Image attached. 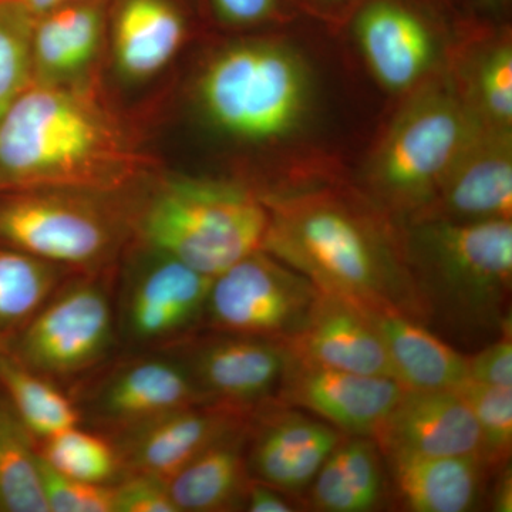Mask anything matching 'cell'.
<instances>
[{"label":"cell","instance_id":"cell-1","mask_svg":"<svg viewBox=\"0 0 512 512\" xmlns=\"http://www.w3.org/2000/svg\"><path fill=\"white\" fill-rule=\"evenodd\" d=\"M269 211L262 251L320 292L357 306L403 313L424 325L407 268L402 227L369 198L338 190L261 195Z\"/></svg>","mask_w":512,"mask_h":512},{"label":"cell","instance_id":"cell-2","mask_svg":"<svg viewBox=\"0 0 512 512\" xmlns=\"http://www.w3.org/2000/svg\"><path fill=\"white\" fill-rule=\"evenodd\" d=\"M146 160L92 93L33 79L0 120V192L114 194Z\"/></svg>","mask_w":512,"mask_h":512},{"label":"cell","instance_id":"cell-3","mask_svg":"<svg viewBox=\"0 0 512 512\" xmlns=\"http://www.w3.org/2000/svg\"><path fill=\"white\" fill-rule=\"evenodd\" d=\"M400 227L427 328L466 355L511 332L512 220Z\"/></svg>","mask_w":512,"mask_h":512},{"label":"cell","instance_id":"cell-4","mask_svg":"<svg viewBox=\"0 0 512 512\" xmlns=\"http://www.w3.org/2000/svg\"><path fill=\"white\" fill-rule=\"evenodd\" d=\"M366 165V197L399 222L429 207L481 121L451 73L431 74L409 92Z\"/></svg>","mask_w":512,"mask_h":512},{"label":"cell","instance_id":"cell-5","mask_svg":"<svg viewBox=\"0 0 512 512\" xmlns=\"http://www.w3.org/2000/svg\"><path fill=\"white\" fill-rule=\"evenodd\" d=\"M131 225L141 245L214 278L262 249L269 211L244 185L173 177L158 185Z\"/></svg>","mask_w":512,"mask_h":512},{"label":"cell","instance_id":"cell-6","mask_svg":"<svg viewBox=\"0 0 512 512\" xmlns=\"http://www.w3.org/2000/svg\"><path fill=\"white\" fill-rule=\"evenodd\" d=\"M278 40H245L222 50L202 73L201 106L215 127L248 143H271L301 126L311 100L302 57Z\"/></svg>","mask_w":512,"mask_h":512},{"label":"cell","instance_id":"cell-7","mask_svg":"<svg viewBox=\"0 0 512 512\" xmlns=\"http://www.w3.org/2000/svg\"><path fill=\"white\" fill-rule=\"evenodd\" d=\"M109 195L64 190L0 192V245L73 274H104L133 218L117 211L107 201Z\"/></svg>","mask_w":512,"mask_h":512},{"label":"cell","instance_id":"cell-8","mask_svg":"<svg viewBox=\"0 0 512 512\" xmlns=\"http://www.w3.org/2000/svg\"><path fill=\"white\" fill-rule=\"evenodd\" d=\"M104 274L64 281L32 319L6 339L16 356L49 382L103 365L117 339L116 306Z\"/></svg>","mask_w":512,"mask_h":512},{"label":"cell","instance_id":"cell-9","mask_svg":"<svg viewBox=\"0 0 512 512\" xmlns=\"http://www.w3.org/2000/svg\"><path fill=\"white\" fill-rule=\"evenodd\" d=\"M320 291L268 252H252L214 276L202 326L286 343L311 318Z\"/></svg>","mask_w":512,"mask_h":512},{"label":"cell","instance_id":"cell-10","mask_svg":"<svg viewBox=\"0 0 512 512\" xmlns=\"http://www.w3.org/2000/svg\"><path fill=\"white\" fill-rule=\"evenodd\" d=\"M121 279L117 335L131 349L173 348L204 323L211 276L140 244Z\"/></svg>","mask_w":512,"mask_h":512},{"label":"cell","instance_id":"cell-11","mask_svg":"<svg viewBox=\"0 0 512 512\" xmlns=\"http://www.w3.org/2000/svg\"><path fill=\"white\" fill-rule=\"evenodd\" d=\"M446 0H359L348 16L367 66L384 89L409 93L433 74Z\"/></svg>","mask_w":512,"mask_h":512},{"label":"cell","instance_id":"cell-12","mask_svg":"<svg viewBox=\"0 0 512 512\" xmlns=\"http://www.w3.org/2000/svg\"><path fill=\"white\" fill-rule=\"evenodd\" d=\"M141 353L111 367L80 394L74 402L80 423L87 420L114 437L171 410L210 403L173 353Z\"/></svg>","mask_w":512,"mask_h":512},{"label":"cell","instance_id":"cell-13","mask_svg":"<svg viewBox=\"0 0 512 512\" xmlns=\"http://www.w3.org/2000/svg\"><path fill=\"white\" fill-rule=\"evenodd\" d=\"M192 335L173 348L192 382L210 403L254 413L272 402L288 363V349L276 340L214 332Z\"/></svg>","mask_w":512,"mask_h":512},{"label":"cell","instance_id":"cell-14","mask_svg":"<svg viewBox=\"0 0 512 512\" xmlns=\"http://www.w3.org/2000/svg\"><path fill=\"white\" fill-rule=\"evenodd\" d=\"M343 436L318 417L272 400L249 420V476L284 494L302 493Z\"/></svg>","mask_w":512,"mask_h":512},{"label":"cell","instance_id":"cell-15","mask_svg":"<svg viewBox=\"0 0 512 512\" xmlns=\"http://www.w3.org/2000/svg\"><path fill=\"white\" fill-rule=\"evenodd\" d=\"M403 390L390 377L329 369L289 353L274 402L312 414L346 436L372 437Z\"/></svg>","mask_w":512,"mask_h":512},{"label":"cell","instance_id":"cell-16","mask_svg":"<svg viewBox=\"0 0 512 512\" xmlns=\"http://www.w3.org/2000/svg\"><path fill=\"white\" fill-rule=\"evenodd\" d=\"M416 220H512V130L481 123Z\"/></svg>","mask_w":512,"mask_h":512},{"label":"cell","instance_id":"cell-17","mask_svg":"<svg viewBox=\"0 0 512 512\" xmlns=\"http://www.w3.org/2000/svg\"><path fill=\"white\" fill-rule=\"evenodd\" d=\"M251 416L224 404H194L137 424L111 437V443L124 474L167 481L205 448L247 424Z\"/></svg>","mask_w":512,"mask_h":512},{"label":"cell","instance_id":"cell-18","mask_svg":"<svg viewBox=\"0 0 512 512\" xmlns=\"http://www.w3.org/2000/svg\"><path fill=\"white\" fill-rule=\"evenodd\" d=\"M372 439L382 456H481L477 421L457 390L404 389Z\"/></svg>","mask_w":512,"mask_h":512},{"label":"cell","instance_id":"cell-19","mask_svg":"<svg viewBox=\"0 0 512 512\" xmlns=\"http://www.w3.org/2000/svg\"><path fill=\"white\" fill-rule=\"evenodd\" d=\"M284 345L303 362L394 379L382 338L366 312L355 303L329 293L320 292L311 318Z\"/></svg>","mask_w":512,"mask_h":512},{"label":"cell","instance_id":"cell-20","mask_svg":"<svg viewBox=\"0 0 512 512\" xmlns=\"http://www.w3.org/2000/svg\"><path fill=\"white\" fill-rule=\"evenodd\" d=\"M109 19L117 66L134 80L161 72L190 28L183 0H110Z\"/></svg>","mask_w":512,"mask_h":512},{"label":"cell","instance_id":"cell-21","mask_svg":"<svg viewBox=\"0 0 512 512\" xmlns=\"http://www.w3.org/2000/svg\"><path fill=\"white\" fill-rule=\"evenodd\" d=\"M362 309L382 338L394 380L404 389L457 390L468 380L466 353L426 325L400 312Z\"/></svg>","mask_w":512,"mask_h":512},{"label":"cell","instance_id":"cell-22","mask_svg":"<svg viewBox=\"0 0 512 512\" xmlns=\"http://www.w3.org/2000/svg\"><path fill=\"white\" fill-rule=\"evenodd\" d=\"M386 458L400 503L414 512H464L480 497L484 473L490 470L478 454L417 456L389 454Z\"/></svg>","mask_w":512,"mask_h":512},{"label":"cell","instance_id":"cell-23","mask_svg":"<svg viewBox=\"0 0 512 512\" xmlns=\"http://www.w3.org/2000/svg\"><path fill=\"white\" fill-rule=\"evenodd\" d=\"M251 420V419H249ZM249 421L185 464L167 485L178 512L244 510L251 483L247 461Z\"/></svg>","mask_w":512,"mask_h":512},{"label":"cell","instance_id":"cell-24","mask_svg":"<svg viewBox=\"0 0 512 512\" xmlns=\"http://www.w3.org/2000/svg\"><path fill=\"white\" fill-rule=\"evenodd\" d=\"M109 2L93 0L64 6L35 18L33 79L59 83L89 66L109 20Z\"/></svg>","mask_w":512,"mask_h":512},{"label":"cell","instance_id":"cell-25","mask_svg":"<svg viewBox=\"0 0 512 512\" xmlns=\"http://www.w3.org/2000/svg\"><path fill=\"white\" fill-rule=\"evenodd\" d=\"M478 49L451 72L457 89L481 123L512 130V45L507 28H484Z\"/></svg>","mask_w":512,"mask_h":512},{"label":"cell","instance_id":"cell-26","mask_svg":"<svg viewBox=\"0 0 512 512\" xmlns=\"http://www.w3.org/2000/svg\"><path fill=\"white\" fill-rule=\"evenodd\" d=\"M0 393L25 423L36 441L79 426L76 404L35 370L26 366L0 338Z\"/></svg>","mask_w":512,"mask_h":512},{"label":"cell","instance_id":"cell-27","mask_svg":"<svg viewBox=\"0 0 512 512\" xmlns=\"http://www.w3.org/2000/svg\"><path fill=\"white\" fill-rule=\"evenodd\" d=\"M73 272L0 245V338L19 332Z\"/></svg>","mask_w":512,"mask_h":512},{"label":"cell","instance_id":"cell-28","mask_svg":"<svg viewBox=\"0 0 512 512\" xmlns=\"http://www.w3.org/2000/svg\"><path fill=\"white\" fill-rule=\"evenodd\" d=\"M0 512H49L36 439L0 393Z\"/></svg>","mask_w":512,"mask_h":512},{"label":"cell","instance_id":"cell-29","mask_svg":"<svg viewBox=\"0 0 512 512\" xmlns=\"http://www.w3.org/2000/svg\"><path fill=\"white\" fill-rule=\"evenodd\" d=\"M36 446L47 466L73 480L111 484L123 473L111 440L79 426L57 431L36 441Z\"/></svg>","mask_w":512,"mask_h":512},{"label":"cell","instance_id":"cell-30","mask_svg":"<svg viewBox=\"0 0 512 512\" xmlns=\"http://www.w3.org/2000/svg\"><path fill=\"white\" fill-rule=\"evenodd\" d=\"M33 23L18 0H0V120L33 80Z\"/></svg>","mask_w":512,"mask_h":512},{"label":"cell","instance_id":"cell-31","mask_svg":"<svg viewBox=\"0 0 512 512\" xmlns=\"http://www.w3.org/2000/svg\"><path fill=\"white\" fill-rule=\"evenodd\" d=\"M457 392L464 397L480 430L481 458L490 470L510 461L512 448V387L466 380Z\"/></svg>","mask_w":512,"mask_h":512},{"label":"cell","instance_id":"cell-32","mask_svg":"<svg viewBox=\"0 0 512 512\" xmlns=\"http://www.w3.org/2000/svg\"><path fill=\"white\" fill-rule=\"evenodd\" d=\"M343 476L359 512L375 510L383 498L382 451L367 436H343L335 448Z\"/></svg>","mask_w":512,"mask_h":512},{"label":"cell","instance_id":"cell-33","mask_svg":"<svg viewBox=\"0 0 512 512\" xmlns=\"http://www.w3.org/2000/svg\"><path fill=\"white\" fill-rule=\"evenodd\" d=\"M39 468L49 512H114V484L84 483L63 476L47 466L40 454Z\"/></svg>","mask_w":512,"mask_h":512},{"label":"cell","instance_id":"cell-34","mask_svg":"<svg viewBox=\"0 0 512 512\" xmlns=\"http://www.w3.org/2000/svg\"><path fill=\"white\" fill-rule=\"evenodd\" d=\"M205 5L218 23L234 29L276 25L296 16L289 0H205Z\"/></svg>","mask_w":512,"mask_h":512},{"label":"cell","instance_id":"cell-35","mask_svg":"<svg viewBox=\"0 0 512 512\" xmlns=\"http://www.w3.org/2000/svg\"><path fill=\"white\" fill-rule=\"evenodd\" d=\"M114 512H178V508L163 478L124 474L114 484Z\"/></svg>","mask_w":512,"mask_h":512},{"label":"cell","instance_id":"cell-36","mask_svg":"<svg viewBox=\"0 0 512 512\" xmlns=\"http://www.w3.org/2000/svg\"><path fill=\"white\" fill-rule=\"evenodd\" d=\"M504 333L467 355L468 379L491 386L512 387V338Z\"/></svg>","mask_w":512,"mask_h":512},{"label":"cell","instance_id":"cell-37","mask_svg":"<svg viewBox=\"0 0 512 512\" xmlns=\"http://www.w3.org/2000/svg\"><path fill=\"white\" fill-rule=\"evenodd\" d=\"M244 510L249 512H291L295 511L291 501L271 485L251 480L245 494Z\"/></svg>","mask_w":512,"mask_h":512},{"label":"cell","instance_id":"cell-38","mask_svg":"<svg viewBox=\"0 0 512 512\" xmlns=\"http://www.w3.org/2000/svg\"><path fill=\"white\" fill-rule=\"evenodd\" d=\"M296 10H306L325 19L346 20L359 0H289Z\"/></svg>","mask_w":512,"mask_h":512},{"label":"cell","instance_id":"cell-39","mask_svg":"<svg viewBox=\"0 0 512 512\" xmlns=\"http://www.w3.org/2000/svg\"><path fill=\"white\" fill-rule=\"evenodd\" d=\"M464 2L481 18L494 20V22L507 18L511 8V0H464Z\"/></svg>","mask_w":512,"mask_h":512},{"label":"cell","instance_id":"cell-40","mask_svg":"<svg viewBox=\"0 0 512 512\" xmlns=\"http://www.w3.org/2000/svg\"><path fill=\"white\" fill-rule=\"evenodd\" d=\"M501 476L497 478L493 494V510L497 512L512 511V480L511 468L507 464L501 468Z\"/></svg>","mask_w":512,"mask_h":512},{"label":"cell","instance_id":"cell-41","mask_svg":"<svg viewBox=\"0 0 512 512\" xmlns=\"http://www.w3.org/2000/svg\"><path fill=\"white\" fill-rule=\"evenodd\" d=\"M18 2L33 18H37L64 6L79 5V3L93 2V0H18Z\"/></svg>","mask_w":512,"mask_h":512},{"label":"cell","instance_id":"cell-42","mask_svg":"<svg viewBox=\"0 0 512 512\" xmlns=\"http://www.w3.org/2000/svg\"><path fill=\"white\" fill-rule=\"evenodd\" d=\"M446 2H450V3H453V0H446Z\"/></svg>","mask_w":512,"mask_h":512}]
</instances>
